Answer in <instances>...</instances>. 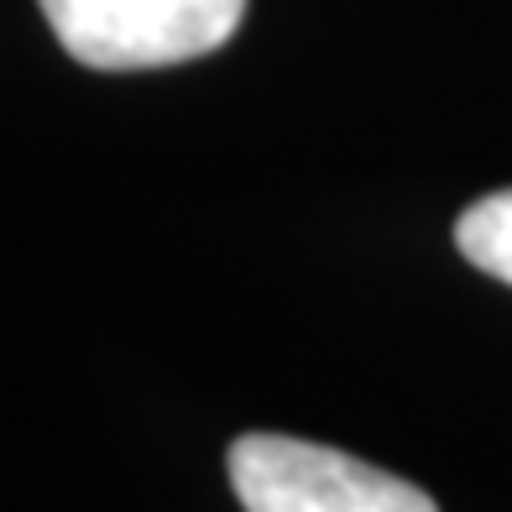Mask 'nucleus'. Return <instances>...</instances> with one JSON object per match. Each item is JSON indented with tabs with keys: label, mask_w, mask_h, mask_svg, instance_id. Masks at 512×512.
Returning a JSON list of instances; mask_svg holds the SVG:
<instances>
[{
	"label": "nucleus",
	"mask_w": 512,
	"mask_h": 512,
	"mask_svg": "<svg viewBox=\"0 0 512 512\" xmlns=\"http://www.w3.org/2000/svg\"><path fill=\"white\" fill-rule=\"evenodd\" d=\"M63 53L100 68H168L225 48L236 37L246 0H37Z\"/></svg>",
	"instance_id": "nucleus-1"
},
{
	"label": "nucleus",
	"mask_w": 512,
	"mask_h": 512,
	"mask_svg": "<svg viewBox=\"0 0 512 512\" xmlns=\"http://www.w3.org/2000/svg\"><path fill=\"white\" fill-rule=\"evenodd\" d=\"M230 486L246 512H439L424 486L293 434H241Z\"/></svg>",
	"instance_id": "nucleus-2"
},
{
	"label": "nucleus",
	"mask_w": 512,
	"mask_h": 512,
	"mask_svg": "<svg viewBox=\"0 0 512 512\" xmlns=\"http://www.w3.org/2000/svg\"><path fill=\"white\" fill-rule=\"evenodd\" d=\"M455 246L471 267L512 288V189L486 194L465 209L455 220Z\"/></svg>",
	"instance_id": "nucleus-3"
}]
</instances>
